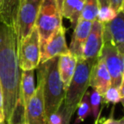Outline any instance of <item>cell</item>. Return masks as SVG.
I'll return each mask as SVG.
<instances>
[{
  "label": "cell",
  "mask_w": 124,
  "mask_h": 124,
  "mask_svg": "<svg viewBox=\"0 0 124 124\" xmlns=\"http://www.w3.org/2000/svg\"><path fill=\"white\" fill-rule=\"evenodd\" d=\"M20 81L21 70L16 28L0 21V84L7 124L13 123L17 110L22 105L20 100Z\"/></svg>",
  "instance_id": "1"
},
{
  "label": "cell",
  "mask_w": 124,
  "mask_h": 124,
  "mask_svg": "<svg viewBox=\"0 0 124 124\" xmlns=\"http://www.w3.org/2000/svg\"><path fill=\"white\" fill-rule=\"evenodd\" d=\"M37 69L38 79L41 81L43 86L45 113L48 118L58 111L66 96V90L59 75L58 57L39 64Z\"/></svg>",
  "instance_id": "2"
},
{
  "label": "cell",
  "mask_w": 124,
  "mask_h": 124,
  "mask_svg": "<svg viewBox=\"0 0 124 124\" xmlns=\"http://www.w3.org/2000/svg\"><path fill=\"white\" fill-rule=\"evenodd\" d=\"M62 16L57 0H42L35 21L40 48L62 27Z\"/></svg>",
  "instance_id": "3"
},
{
  "label": "cell",
  "mask_w": 124,
  "mask_h": 124,
  "mask_svg": "<svg viewBox=\"0 0 124 124\" xmlns=\"http://www.w3.org/2000/svg\"><path fill=\"white\" fill-rule=\"evenodd\" d=\"M93 63L78 59L71 81L66 92L63 106L74 114L78 104L89 88V77Z\"/></svg>",
  "instance_id": "4"
},
{
  "label": "cell",
  "mask_w": 124,
  "mask_h": 124,
  "mask_svg": "<svg viewBox=\"0 0 124 124\" xmlns=\"http://www.w3.org/2000/svg\"><path fill=\"white\" fill-rule=\"evenodd\" d=\"M41 3L42 0H20L16 23L18 46L32 31Z\"/></svg>",
  "instance_id": "5"
},
{
  "label": "cell",
  "mask_w": 124,
  "mask_h": 124,
  "mask_svg": "<svg viewBox=\"0 0 124 124\" xmlns=\"http://www.w3.org/2000/svg\"><path fill=\"white\" fill-rule=\"evenodd\" d=\"M18 60L21 71L34 70L39 65V36L35 26L31 34L26 37L18 46Z\"/></svg>",
  "instance_id": "6"
},
{
  "label": "cell",
  "mask_w": 124,
  "mask_h": 124,
  "mask_svg": "<svg viewBox=\"0 0 124 124\" xmlns=\"http://www.w3.org/2000/svg\"><path fill=\"white\" fill-rule=\"evenodd\" d=\"M100 58L103 60L111 80V86L118 88L123 84L124 54L110 43H103Z\"/></svg>",
  "instance_id": "7"
},
{
  "label": "cell",
  "mask_w": 124,
  "mask_h": 124,
  "mask_svg": "<svg viewBox=\"0 0 124 124\" xmlns=\"http://www.w3.org/2000/svg\"><path fill=\"white\" fill-rule=\"evenodd\" d=\"M24 117L28 124H47L43 86L39 79L34 93L24 110Z\"/></svg>",
  "instance_id": "8"
},
{
  "label": "cell",
  "mask_w": 124,
  "mask_h": 124,
  "mask_svg": "<svg viewBox=\"0 0 124 124\" xmlns=\"http://www.w3.org/2000/svg\"><path fill=\"white\" fill-rule=\"evenodd\" d=\"M110 43L120 54H124V19L123 11L108 23L103 24V43Z\"/></svg>",
  "instance_id": "9"
},
{
  "label": "cell",
  "mask_w": 124,
  "mask_h": 124,
  "mask_svg": "<svg viewBox=\"0 0 124 124\" xmlns=\"http://www.w3.org/2000/svg\"><path fill=\"white\" fill-rule=\"evenodd\" d=\"M66 29L62 26L43 46L40 48L39 64H43L53 58L69 53V47H67L66 41Z\"/></svg>",
  "instance_id": "10"
},
{
  "label": "cell",
  "mask_w": 124,
  "mask_h": 124,
  "mask_svg": "<svg viewBox=\"0 0 124 124\" xmlns=\"http://www.w3.org/2000/svg\"><path fill=\"white\" fill-rule=\"evenodd\" d=\"M103 47V24L97 20L93 21L92 28L85 42L83 59L94 64L100 55Z\"/></svg>",
  "instance_id": "11"
},
{
  "label": "cell",
  "mask_w": 124,
  "mask_h": 124,
  "mask_svg": "<svg viewBox=\"0 0 124 124\" xmlns=\"http://www.w3.org/2000/svg\"><path fill=\"white\" fill-rule=\"evenodd\" d=\"M111 86L110 77L107 71L103 60L100 57L92 66L89 77V87L103 95L107 89Z\"/></svg>",
  "instance_id": "12"
},
{
  "label": "cell",
  "mask_w": 124,
  "mask_h": 124,
  "mask_svg": "<svg viewBox=\"0 0 124 124\" xmlns=\"http://www.w3.org/2000/svg\"><path fill=\"white\" fill-rule=\"evenodd\" d=\"M93 22L79 19L78 24L74 27L71 42L70 44L69 51L77 59L83 58V50L84 47L85 42L88 37L92 28Z\"/></svg>",
  "instance_id": "13"
},
{
  "label": "cell",
  "mask_w": 124,
  "mask_h": 124,
  "mask_svg": "<svg viewBox=\"0 0 124 124\" xmlns=\"http://www.w3.org/2000/svg\"><path fill=\"white\" fill-rule=\"evenodd\" d=\"M78 59L71 53L62 54L58 57V71L60 80L64 85L65 90H67L71 78L76 69Z\"/></svg>",
  "instance_id": "14"
},
{
  "label": "cell",
  "mask_w": 124,
  "mask_h": 124,
  "mask_svg": "<svg viewBox=\"0 0 124 124\" xmlns=\"http://www.w3.org/2000/svg\"><path fill=\"white\" fill-rule=\"evenodd\" d=\"M20 81V100L23 108H26L30 99L35 92L34 70L21 71Z\"/></svg>",
  "instance_id": "15"
},
{
  "label": "cell",
  "mask_w": 124,
  "mask_h": 124,
  "mask_svg": "<svg viewBox=\"0 0 124 124\" xmlns=\"http://www.w3.org/2000/svg\"><path fill=\"white\" fill-rule=\"evenodd\" d=\"M85 0H63L60 13L61 16L70 20L71 27L74 29L81 16Z\"/></svg>",
  "instance_id": "16"
},
{
  "label": "cell",
  "mask_w": 124,
  "mask_h": 124,
  "mask_svg": "<svg viewBox=\"0 0 124 124\" xmlns=\"http://www.w3.org/2000/svg\"><path fill=\"white\" fill-rule=\"evenodd\" d=\"M19 4L20 0H1L0 21L7 26L16 28Z\"/></svg>",
  "instance_id": "17"
},
{
  "label": "cell",
  "mask_w": 124,
  "mask_h": 124,
  "mask_svg": "<svg viewBox=\"0 0 124 124\" xmlns=\"http://www.w3.org/2000/svg\"><path fill=\"white\" fill-rule=\"evenodd\" d=\"M100 7L99 0H85L80 19L93 22L96 20Z\"/></svg>",
  "instance_id": "18"
},
{
  "label": "cell",
  "mask_w": 124,
  "mask_h": 124,
  "mask_svg": "<svg viewBox=\"0 0 124 124\" xmlns=\"http://www.w3.org/2000/svg\"><path fill=\"white\" fill-rule=\"evenodd\" d=\"M89 91H87L83 97L82 98L80 103L78 105V116L75 120L74 124H79L83 122L89 115H91V108L89 105V100H88Z\"/></svg>",
  "instance_id": "19"
},
{
  "label": "cell",
  "mask_w": 124,
  "mask_h": 124,
  "mask_svg": "<svg viewBox=\"0 0 124 124\" xmlns=\"http://www.w3.org/2000/svg\"><path fill=\"white\" fill-rule=\"evenodd\" d=\"M101 97L102 103L105 105H108V104L116 105V104L122 102L123 100V95L120 93L118 88L112 86H110Z\"/></svg>",
  "instance_id": "20"
},
{
  "label": "cell",
  "mask_w": 124,
  "mask_h": 124,
  "mask_svg": "<svg viewBox=\"0 0 124 124\" xmlns=\"http://www.w3.org/2000/svg\"><path fill=\"white\" fill-rule=\"evenodd\" d=\"M89 105L91 108V114L93 115V118L96 120L100 117V105L102 103V97L96 90L92 89L89 91L88 95Z\"/></svg>",
  "instance_id": "21"
},
{
  "label": "cell",
  "mask_w": 124,
  "mask_h": 124,
  "mask_svg": "<svg viewBox=\"0 0 124 124\" xmlns=\"http://www.w3.org/2000/svg\"><path fill=\"white\" fill-rule=\"evenodd\" d=\"M116 13L110 6H102V7H100L96 20L102 24H105V23H108L112 21L116 16Z\"/></svg>",
  "instance_id": "22"
},
{
  "label": "cell",
  "mask_w": 124,
  "mask_h": 124,
  "mask_svg": "<svg viewBox=\"0 0 124 124\" xmlns=\"http://www.w3.org/2000/svg\"><path fill=\"white\" fill-rule=\"evenodd\" d=\"M94 124H124V118L122 117L120 119H115L113 118V116H110L109 118H101L100 119L99 117L98 119L95 120Z\"/></svg>",
  "instance_id": "23"
},
{
  "label": "cell",
  "mask_w": 124,
  "mask_h": 124,
  "mask_svg": "<svg viewBox=\"0 0 124 124\" xmlns=\"http://www.w3.org/2000/svg\"><path fill=\"white\" fill-rule=\"evenodd\" d=\"M108 5L116 14L123 11V0H108Z\"/></svg>",
  "instance_id": "24"
},
{
  "label": "cell",
  "mask_w": 124,
  "mask_h": 124,
  "mask_svg": "<svg viewBox=\"0 0 124 124\" xmlns=\"http://www.w3.org/2000/svg\"><path fill=\"white\" fill-rule=\"evenodd\" d=\"M0 122H5V118H4V96H3L1 84H0Z\"/></svg>",
  "instance_id": "25"
},
{
  "label": "cell",
  "mask_w": 124,
  "mask_h": 124,
  "mask_svg": "<svg viewBox=\"0 0 124 124\" xmlns=\"http://www.w3.org/2000/svg\"><path fill=\"white\" fill-rule=\"evenodd\" d=\"M65 110H66V113H65L64 118H63V120H62V122L60 124H70V122H71V117H72V116H73V113H71V111L66 110V108H65Z\"/></svg>",
  "instance_id": "26"
},
{
  "label": "cell",
  "mask_w": 124,
  "mask_h": 124,
  "mask_svg": "<svg viewBox=\"0 0 124 124\" xmlns=\"http://www.w3.org/2000/svg\"><path fill=\"white\" fill-rule=\"evenodd\" d=\"M99 2H100V7H102V6H109L108 0H99Z\"/></svg>",
  "instance_id": "27"
},
{
  "label": "cell",
  "mask_w": 124,
  "mask_h": 124,
  "mask_svg": "<svg viewBox=\"0 0 124 124\" xmlns=\"http://www.w3.org/2000/svg\"><path fill=\"white\" fill-rule=\"evenodd\" d=\"M62 1H63V0H57V2H58V4H59V7H60H60H61Z\"/></svg>",
  "instance_id": "28"
},
{
  "label": "cell",
  "mask_w": 124,
  "mask_h": 124,
  "mask_svg": "<svg viewBox=\"0 0 124 124\" xmlns=\"http://www.w3.org/2000/svg\"><path fill=\"white\" fill-rule=\"evenodd\" d=\"M0 124H5V122H0Z\"/></svg>",
  "instance_id": "29"
},
{
  "label": "cell",
  "mask_w": 124,
  "mask_h": 124,
  "mask_svg": "<svg viewBox=\"0 0 124 124\" xmlns=\"http://www.w3.org/2000/svg\"><path fill=\"white\" fill-rule=\"evenodd\" d=\"M0 5H1V0H0Z\"/></svg>",
  "instance_id": "30"
}]
</instances>
